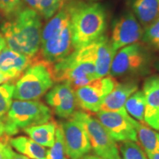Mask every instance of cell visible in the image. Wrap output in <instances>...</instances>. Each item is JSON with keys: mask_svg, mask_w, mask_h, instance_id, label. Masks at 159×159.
<instances>
[{"mask_svg": "<svg viewBox=\"0 0 159 159\" xmlns=\"http://www.w3.org/2000/svg\"><path fill=\"white\" fill-rule=\"evenodd\" d=\"M7 47L30 57H35L41 47V20L34 10L24 7L13 19L0 25Z\"/></svg>", "mask_w": 159, "mask_h": 159, "instance_id": "obj_1", "label": "cell"}, {"mask_svg": "<svg viewBox=\"0 0 159 159\" xmlns=\"http://www.w3.org/2000/svg\"><path fill=\"white\" fill-rule=\"evenodd\" d=\"M69 2L73 47L77 49L104 35L107 25L106 12L99 3L81 0Z\"/></svg>", "mask_w": 159, "mask_h": 159, "instance_id": "obj_2", "label": "cell"}, {"mask_svg": "<svg viewBox=\"0 0 159 159\" xmlns=\"http://www.w3.org/2000/svg\"><path fill=\"white\" fill-rule=\"evenodd\" d=\"M51 71L55 82L68 83L75 91L97 79L94 58L87 46L51 64Z\"/></svg>", "mask_w": 159, "mask_h": 159, "instance_id": "obj_3", "label": "cell"}, {"mask_svg": "<svg viewBox=\"0 0 159 159\" xmlns=\"http://www.w3.org/2000/svg\"><path fill=\"white\" fill-rule=\"evenodd\" d=\"M52 117L51 109L41 101L16 99L2 122L5 134L14 136L21 129L44 124L52 120Z\"/></svg>", "mask_w": 159, "mask_h": 159, "instance_id": "obj_4", "label": "cell"}, {"mask_svg": "<svg viewBox=\"0 0 159 159\" xmlns=\"http://www.w3.org/2000/svg\"><path fill=\"white\" fill-rule=\"evenodd\" d=\"M55 81L51 64L33 59L31 65L17 80L13 98L19 100H39L53 86Z\"/></svg>", "mask_w": 159, "mask_h": 159, "instance_id": "obj_5", "label": "cell"}, {"mask_svg": "<svg viewBox=\"0 0 159 159\" xmlns=\"http://www.w3.org/2000/svg\"><path fill=\"white\" fill-rule=\"evenodd\" d=\"M71 117L83 126L88 135L91 150L97 156L102 159H122L116 142L97 117L83 111H76Z\"/></svg>", "mask_w": 159, "mask_h": 159, "instance_id": "obj_6", "label": "cell"}, {"mask_svg": "<svg viewBox=\"0 0 159 159\" xmlns=\"http://www.w3.org/2000/svg\"><path fill=\"white\" fill-rule=\"evenodd\" d=\"M150 62L148 51L139 43L126 46L116 52L108 76L119 77L138 75L147 71Z\"/></svg>", "mask_w": 159, "mask_h": 159, "instance_id": "obj_7", "label": "cell"}, {"mask_svg": "<svg viewBox=\"0 0 159 159\" xmlns=\"http://www.w3.org/2000/svg\"><path fill=\"white\" fill-rule=\"evenodd\" d=\"M117 83L114 77L97 78L75 90L77 106L87 113H97L101 105Z\"/></svg>", "mask_w": 159, "mask_h": 159, "instance_id": "obj_8", "label": "cell"}, {"mask_svg": "<svg viewBox=\"0 0 159 159\" xmlns=\"http://www.w3.org/2000/svg\"><path fill=\"white\" fill-rule=\"evenodd\" d=\"M97 118L115 142H138L136 128L139 122L128 114L99 111Z\"/></svg>", "mask_w": 159, "mask_h": 159, "instance_id": "obj_9", "label": "cell"}, {"mask_svg": "<svg viewBox=\"0 0 159 159\" xmlns=\"http://www.w3.org/2000/svg\"><path fill=\"white\" fill-rule=\"evenodd\" d=\"M67 156L69 159H83L91 150L86 131L80 122L72 117L61 123Z\"/></svg>", "mask_w": 159, "mask_h": 159, "instance_id": "obj_10", "label": "cell"}, {"mask_svg": "<svg viewBox=\"0 0 159 159\" xmlns=\"http://www.w3.org/2000/svg\"><path fill=\"white\" fill-rule=\"evenodd\" d=\"M74 50L71 22L41 43V57L44 62L54 64Z\"/></svg>", "mask_w": 159, "mask_h": 159, "instance_id": "obj_11", "label": "cell"}, {"mask_svg": "<svg viewBox=\"0 0 159 159\" xmlns=\"http://www.w3.org/2000/svg\"><path fill=\"white\" fill-rule=\"evenodd\" d=\"M142 27L132 12H127L116 19L113 24L111 42L118 51L126 46L133 44L142 39Z\"/></svg>", "mask_w": 159, "mask_h": 159, "instance_id": "obj_12", "label": "cell"}, {"mask_svg": "<svg viewBox=\"0 0 159 159\" xmlns=\"http://www.w3.org/2000/svg\"><path fill=\"white\" fill-rule=\"evenodd\" d=\"M45 99L53 112L62 119L71 118L78 107L75 91L68 83H58L52 87Z\"/></svg>", "mask_w": 159, "mask_h": 159, "instance_id": "obj_13", "label": "cell"}, {"mask_svg": "<svg viewBox=\"0 0 159 159\" xmlns=\"http://www.w3.org/2000/svg\"><path fill=\"white\" fill-rule=\"evenodd\" d=\"M86 46L94 58L97 78L108 76L113 60L117 52L110 39L103 35Z\"/></svg>", "mask_w": 159, "mask_h": 159, "instance_id": "obj_14", "label": "cell"}, {"mask_svg": "<svg viewBox=\"0 0 159 159\" xmlns=\"http://www.w3.org/2000/svg\"><path fill=\"white\" fill-rule=\"evenodd\" d=\"M145 106L144 122L151 128L159 130V75H152L143 85Z\"/></svg>", "mask_w": 159, "mask_h": 159, "instance_id": "obj_15", "label": "cell"}, {"mask_svg": "<svg viewBox=\"0 0 159 159\" xmlns=\"http://www.w3.org/2000/svg\"><path fill=\"white\" fill-rule=\"evenodd\" d=\"M33 58L5 47L0 52V72L13 82L22 75Z\"/></svg>", "mask_w": 159, "mask_h": 159, "instance_id": "obj_16", "label": "cell"}, {"mask_svg": "<svg viewBox=\"0 0 159 159\" xmlns=\"http://www.w3.org/2000/svg\"><path fill=\"white\" fill-rule=\"evenodd\" d=\"M138 83L133 80L117 83L103 100L99 111L127 114L128 113L125 108V102L131 95L138 91Z\"/></svg>", "mask_w": 159, "mask_h": 159, "instance_id": "obj_17", "label": "cell"}, {"mask_svg": "<svg viewBox=\"0 0 159 159\" xmlns=\"http://www.w3.org/2000/svg\"><path fill=\"white\" fill-rule=\"evenodd\" d=\"M132 13L146 29L159 18V0H130Z\"/></svg>", "mask_w": 159, "mask_h": 159, "instance_id": "obj_18", "label": "cell"}, {"mask_svg": "<svg viewBox=\"0 0 159 159\" xmlns=\"http://www.w3.org/2000/svg\"><path fill=\"white\" fill-rule=\"evenodd\" d=\"M57 126V123L52 119L44 124L24 129V131L39 144L50 148L55 142Z\"/></svg>", "mask_w": 159, "mask_h": 159, "instance_id": "obj_19", "label": "cell"}, {"mask_svg": "<svg viewBox=\"0 0 159 159\" xmlns=\"http://www.w3.org/2000/svg\"><path fill=\"white\" fill-rule=\"evenodd\" d=\"M9 144L19 153L30 159H45L47 150L30 137L18 136L9 139Z\"/></svg>", "mask_w": 159, "mask_h": 159, "instance_id": "obj_20", "label": "cell"}, {"mask_svg": "<svg viewBox=\"0 0 159 159\" xmlns=\"http://www.w3.org/2000/svg\"><path fill=\"white\" fill-rule=\"evenodd\" d=\"M137 139L145 153L159 152V134L145 123L139 122L136 128Z\"/></svg>", "mask_w": 159, "mask_h": 159, "instance_id": "obj_21", "label": "cell"}, {"mask_svg": "<svg viewBox=\"0 0 159 159\" xmlns=\"http://www.w3.org/2000/svg\"><path fill=\"white\" fill-rule=\"evenodd\" d=\"M146 102L142 91H136L128 99L125 105L127 113L139 122L144 123Z\"/></svg>", "mask_w": 159, "mask_h": 159, "instance_id": "obj_22", "label": "cell"}, {"mask_svg": "<svg viewBox=\"0 0 159 159\" xmlns=\"http://www.w3.org/2000/svg\"><path fill=\"white\" fill-rule=\"evenodd\" d=\"M15 85L11 82L0 85V119L3 122L12 105Z\"/></svg>", "mask_w": 159, "mask_h": 159, "instance_id": "obj_23", "label": "cell"}, {"mask_svg": "<svg viewBox=\"0 0 159 159\" xmlns=\"http://www.w3.org/2000/svg\"><path fill=\"white\" fill-rule=\"evenodd\" d=\"M45 159H69L66 151L64 138L61 124L57 125L55 142L50 149L47 150Z\"/></svg>", "mask_w": 159, "mask_h": 159, "instance_id": "obj_24", "label": "cell"}, {"mask_svg": "<svg viewBox=\"0 0 159 159\" xmlns=\"http://www.w3.org/2000/svg\"><path fill=\"white\" fill-rule=\"evenodd\" d=\"M68 0H39L36 12L41 17L50 19Z\"/></svg>", "mask_w": 159, "mask_h": 159, "instance_id": "obj_25", "label": "cell"}, {"mask_svg": "<svg viewBox=\"0 0 159 159\" xmlns=\"http://www.w3.org/2000/svg\"><path fill=\"white\" fill-rule=\"evenodd\" d=\"M119 151L122 159H148L145 152L136 142H122Z\"/></svg>", "mask_w": 159, "mask_h": 159, "instance_id": "obj_26", "label": "cell"}, {"mask_svg": "<svg viewBox=\"0 0 159 159\" xmlns=\"http://www.w3.org/2000/svg\"><path fill=\"white\" fill-rule=\"evenodd\" d=\"M24 8V0H0V15L6 20L13 19Z\"/></svg>", "mask_w": 159, "mask_h": 159, "instance_id": "obj_27", "label": "cell"}, {"mask_svg": "<svg viewBox=\"0 0 159 159\" xmlns=\"http://www.w3.org/2000/svg\"><path fill=\"white\" fill-rule=\"evenodd\" d=\"M142 40L144 43L159 50V18L144 30Z\"/></svg>", "mask_w": 159, "mask_h": 159, "instance_id": "obj_28", "label": "cell"}, {"mask_svg": "<svg viewBox=\"0 0 159 159\" xmlns=\"http://www.w3.org/2000/svg\"><path fill=\"white\" fill-rule=\"evenodd\" d=\"M9 136L4 135L0 139V159H10L13 150L9 144Z\"/></svg>", "mask_w": 159, "mask_h": 159, "instance_id": "obj_29", "label": "cell"}, {"mask_svg": "<svg viewBox=\"0 0 159 159\" xmlns=\"http://www.w3.org/2000/svg\"><path fill=\"white\" fill-rule=\"evenodd\" d=\"M24 2L27 4V5H28V7H30V8L34 10L35 11H36L38 3H39V0H24Z\"/></svg>", "mask_w": 159, "mask_h": 159, "instance_id": "obj_30", "label": "cell"}, {"mask_svg": "<svg viewBox=\"0 0 159 159\" xmlns=\"http://www.w3.org/2000/svg\"><path fill=\"white\" fill-rule=\"evenodd\" d=\"M10 159H30V158H28L27 157H26L25 156H23V155L21 154L16 153V152H15L14 151H13V152H12L11 157Z\"/></svg>", "mask_w": 159, "mask_h": 159, "instance_id": "obj_31", "label": "cell"}, {"mask_svg": "<svg viewBox=\"0 0 159 159\" xmlns=\"http://www.w3.org/2000/svg\"><path fill=\"white\" fill-rule=\"evenodd\" d=\"M6 47V41L2 33H0V52Z\"/></svg>", "mask_w": 159, "mask_h": 159, "instance_id": "obj_32", "label": "cell"}, {"mask_svg": "<svg viewBox=\"0 0 159 159\" xmlns=\"http://www.w3.org/2000/svg\"><path fill=\"white\" fill-rule=\"evenodd\" d=\"M146 155L148 159H159V152H150Z\"/></svg>", "mask_w": 159, "mask_h": 159, "instance_id": "obj_33", "label": "cell"}, {"mask_svg": "<svg viewBox=\"0 0 159 159\" xmlns=\"http://www.w3.org/2000/svg\"><path fill=\"white\" fill-rule=\"evenodd\" d=\"M10 82L9 79L5 76V75L2 74V72H0V85L3 83H8Z\"/></svg>", "mask_w": 159, "mask_h": 159, "instance_id": "obj_34", "label": "cell"}, {"mask_svg": "<svg viewBox=\"0 0 159 159\" xmlns=\"http://www.w3.org/2000/svg\"><path fill=\"white\" fill-rule=\"evenodd\" d=\"M5 134V128H4V125L2 120L0 119V139Z\"/></svg>", "mask_w": 159, "mask_h": 159, "instance_id": "obj_35", "label": "cell"}, {"mask_svg": "<svg viewBox=\"0 0 159 159\" xmlns=\"http://www.w3.org/2000/svg\"><path fill=\"white\" fill-rule=\"evenodd\" d=\"M83 159H102L100 158L99 157L97 156L96 155H87V156H85L84 158Z\"/></svg>", "mask_w": 159, "mask_h": 159, "instance_id": "obj_36", "label": "cell"}, {"mask_svg": "<svg viewBox=\"0 0 159 159\" xmlns=\"http://www.w3.org/2000/svg\"><path fill=\"white\" fill-rule=\"evenodd\" d=\"M155 67H156V69L159 71V61H157V62L155 63Z\"/></svg>", "mask_w": 159, "mask_h": 159, "instance_id": "obj_37", "label": "cell"}, {"mask_svg": "<svg viewBox=\"0 0 159 159\" xmlns=\"http://www.w3.org/2000/svg\"><path fill=\"white\" fill-rule=\"evenodd\" d=\"M91 1H93V2H94V1H99V0H91Z\"/></svg>", "mask_w": 159, "mask_h": 159, "instance_id": "obj_38", "label": "cell"}, {"mask_svg": "<svg viewBox=\"0 0 159 159\" xmlns=\"http://www.w3.org/2000/svg\"><path fill=\"white\" fill-rule=\"evenodd\" d=\"M0 18H1V15H0Z\"/></svg>", "mask_w": 159, "mask_h": 159, "instance_id": "obj_39", "label": "cell"}]
</instances>
